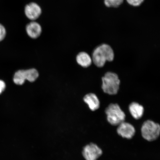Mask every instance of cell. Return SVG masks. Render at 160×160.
<instances>
[{
    "instance_id": "15",
    "label": "cell",
    "mask_w": 160,
    "mask_h": 160,
    "mask_svg": "<svg viewBox=\"0 0 160 160\" xmlns=\"http://www.w3.org/2000/svg\"><path fill=\"white\" fill-rule=\"evenodd\" d=\"M129 4L133 6H138L142 3L144 0H127Z\"/></svg>"
},
{
    "instance_id": "10",
    "label": "cell",
    "mask_w": 160,
    "mask_h": 160,
    "mask_svg": "<svg viewBox=\"0 0 160 160\" xmlns=\"http://www.w3.org/2000/svg\"><path fill=\"white\" fill-rule=\"evenodd\" d=\"M84 101L88 105L90 109L95 111L99 108L100 101L97 96L95 94L90 93L86 95L84 97Z\"/></svg>"
},
{
    "instance_id": "11",
    "label": "cell",
    "mask_w": 160,
    "mask_h": 160,
    "mask_svg": "<svg viewBox=\"0 0 160 160\" xmlns=\"http://www.w3.org/2000/svg\"><path fill=\"white\" fill-rule=\"evenodd\" d=\"M129 111L134 118L139 119L142 117L144 109L142 106L133 102L129 105Z\"/></svg>"
},
{
    "instance_id": "14",
    "label": "cell",
    "mask_w": 160,
    "mask_h": 160,
    "mask_svg": "<svg viewBox=\"0 0 160 160\" xmlns=\"http://www.w3.org/2000/svg\"><path fill=\"white\" fill-rule=\"evenodd\" d=\"M6 34H7V31L5 27L0 23V42L4 39Z\"/></svg>"
},
{
    "instance_id": "9",
    "label": "cell",
    "mask_w": 160,
    "mask_h": 160,
    "mask_svg": "<svg viewBox=\"0 0 160 160\" xmlns=\"http://www.w3.org/2000/svg\"><path fill=\"white\" fill-rule=\"evenodd\" d=\"M42 28L40 24L35 21H32L26 27L27 35L32 39H37L42 33Z\"/></svg>"
},
{
    "instance_id": "12",
    "label": "cell",
    "mask_w": 160,
    "mask_h": 160,
    "mask_svg": "<svg viewBox=\"0 0 160 160\" xmlns=\"http://www.w3.org/2000/svg\"><path fill=\"white\" fill-rule=\"evenodd\" d=\"M77 61L80 65L84 68L89 67L92 62L91 57L85 52H81L78 55Z\"/></svg>"
},
{
    "instance_id": "4",
    "label": "cell",
    "mask_w": 160,
    "mask_h": 160,
    "mask_svg": "<svg viewBox=\"0 0 160 160\" xmlns=\"http://www.w3.org/2000/svg\"><path fill=\"white\" fill-rule=\"evenodd\" d=\"M141 131L144 139L148 141H153L159 137L160 125L151 120H148L143 123Z\"/></svg>"
},
{
    "instance_id": "1",
    "label": "cell",
    "mask_w": 160,
    "mask_h": 160,
    "mask_svg": "<svg viewBox=\"0 0 160 160\" xmlns=\"http://www.w3.org/2000/svg\"><path fill=\"white\" fill-rule=\"evenodd\" d=\"M114 58V53L111 47L107 44L99 46L93 51L92 61L97 67H102L106 62H111Z\"/></svg>"
},
{
    "instance_id": "13",
    "label": "cell",
    "mask_w": 160,
    "mask_h": 160,
    "mask_svg": "<svg viewBox=\"0 0 160 160\" xmlns=\"http://www.w3.org/2000/svg\"><path fill=\"white\" fill-rule=\"evenodd\" d=\"M123 0H105V4L108 7H117L121 5Z\"/></svg>"
},
{
    "instance_id": "3",
    "label": "cell",
    "mask_w": 160,
    "mask_h": 160,
    "mask_svg": "<svg viewBox=\"0 0 160 160\" xmlns=\"http://www.w3.org/2000/svg\"><path fill=\"white\" fill-rule=\"evenodd\" d=\"M105 113L107 115L108 121L112 125H119L124 122L125 113L118 104H110L106 109Z\"/></svg>"
},
{
    "instance_id": "5",
    "label": "cell",
    "mask_w": 160,
    "mask_h": 160,
    "mask_svg": "<svg viewBox=\"0 0 160 160\" xmlns=\"http://www.w3.org/2000/svg\"><path fill=\"white\" fill-rule=\"evenodd\" d=\"M38 76L39 73L35 69L19 70L15 74L13 81L16 84L21 85L24 83L26 80L30 82L35 81Z\"/></svg>"
},
{
    "instance_id": "16",
    "label": "cell",
    "mask_w": 160,
    "mask_h": 160,
    "mask_svg": "<svg viewBox=\"0 0 160 160\" xmlns=\"http://www.w3.org/2000/svg\"><path fill=\"white\" fill-rule=\"evenodd\" d=\"M6 88V84L4 82L0 80V95L4 91Z\"/></svg>"
},
{
    "instance_id": "8",
    "label": "cell",
    "mask_w": 160,
    "mask_h": 160,
    "mask_svg": "<svg viewBox=\"0 0 160 160\" xmlns=\"http://www.w3.org/2000/svg\"><path fill=\"white\" fill-rule=\"evenodd\" d=\"M118 126L117 129V133L122 137L131 139L135 135V128L131 124L123 122Z\"/></svg>"
},
{
    "instance_id": "2",
    "label": "cell",
    "mask_w": 160,
    "mask_h": 160,
    "mask_svg": "<svg viewBox=\"0 0 160 160\" xmlns=\"http://www.w3.org/2000/svg\"><path fill=\"white\" fill-rule=\"evenodd\" d=\"M102 88L105 93L115 95L118 91L120 81L118 76L114 73L108 72L102 78Z\"/></svg>"
},
{
    "instance_id": "6",
    "label": "cell",
    "mask_w": 160,
    "mask_h": 160,
    "mask_svg": "<svg viewBox=\"0 0 160 160\" xmlns=\"http://www.w3.org/2000/svg\"><path fill=\"white\" fill-rule=\"evenodd\" d=\"M102 154V151L95 143H91L83 148L82 155L86 160H97Z\"/></svg>"
},
{
    "instance_id": "7",
    "label": "cell",
    "mask_w": 160,
    "mask_h": 160,
    "mask_svg": "<svg viewBox=\"0 0 160 160\" xmlns=\"http://www.w3.org/2000/svg\"><path fill=\"white\" fill-rule=\"evenodd\" d=\"M24 12L28 19L32 21H35L41 15L42 10L37 3L31 2L25 6Z\"/></svg>"
}]
</instances>
